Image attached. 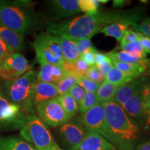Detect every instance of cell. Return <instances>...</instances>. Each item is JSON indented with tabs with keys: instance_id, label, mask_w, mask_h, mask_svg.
Instances as JSON below:
<instances>
[{
	"instance_id": "cell-1",
	"label": "cell",
	"mask_w": 150,
	"mask_h": 150,
	"mask_svg": "<svg viewBox=\"0 0 150 150\" xmlns=\"http://www.w3.org/2000/svg\"><path fill=\"white\" fill-rule=\"evenodd\" d=\"M136 8L128 10L113 9L98 11L95 14H85L76 18L50 22L47 24V32L56 36L66 35L72 38H91L104 27L119 21L132 13Z\"/></svg>"
},
{
	"instance_id": "cell-2",
	"label": "cell",
	"mask_w": 150,
	"mask_h": 150,
	"mask_svg": "<svg viewBox=\"0 0 150 150\" xmlns=\"http://www.w3.org/2000/svg\"><path fill=\"white\" fill-rule=\"evenodd\" d=\"M100 104L104 108L112 145L117 150H135L144 140V134L138 125L114 100Z\"/></svg>"
},
{
	"instance_id": "cell-3",
	"label": "cell",
	"mask_w": 150,
	"mask_h": 150,
	"mask_svg": "<svg viewBox=\"0 0 150 150\" xmlns=\"http://www.w3.org/2000/svg\"><path fill=\"white\" fill-rule=\"evenodd\" d=\"M36 72L30 70L18 79L5 81L1 92L11 102L23 108L28 115H34V105L31 99L33 86L36 81Z\"/></svg>"
},
{
	"instance_id": "cell-4",
	"label": "cell",
	"mask_w": 150,
	"mask_h": 150,
	"mask_svg": "<svg viewBox=\"0 0 150 150\" xmlns=\"http://www.w3.org/2000/svg\"><path fill=\"white\" fill-rule=\"evenodd\" d=\"M0 24L23 35L32 28L34 20L24 3L0 1Z\"/></svg>"
},
{
	"instance_id": "cell-5",
	"label": "cell",
	"mask_w": 150,
	"mask_h": 150,
	"mask_svg": "<svg viewBox=\"0 0 150 150\" xmlns=\"http://www.w3.org/2000/svg\"><path fill=\"white\" fill-rule=\"evenodd\" d=\"M22 138L37 150H58L59 145L43 122L35 115L28 116L20 129Z\"/></svg>"
},
{
	"instance_id": "cell-6",
	"label": "cell",
	"mask_w": 150,
	"mask_h": 150,
	"mask_svg": "<svg viewBox=\"0 0 150 150\" xmlns=\"http://www.w3.org/2000/svg\"><path fill=\"white\" fill-rule=\"evenodd\" d=\"M35 59L40 65H63L65 62L59 37L47 32L36 38L33 44Z\"/></svg>"
},
{
	"instance_id": "cell-7",
	"label": "cell",
	"mask_w": 150,
	"mask_h": 150,
	"mask_svg": "<svg viewBox=\"0 0 150 150\" xmlns=\"http://www.w3.org/2000/svg\"><path fill=\"white\" fill-rule=\"evenodd\" d=\"M145 88L121 106L127 115L138 125L143 134L150 135V107L145 99Z\"/></svg>"
},
{
	"instance_id": "cell-8",
	"label": "cell",
	"mask_w": 150,
	"mask_h": 150,
	"mask_svg": "<svg viewBox=\"0 0 150 150\" xmlns=\"http://www.w3.org/2000/svg\"><path fill=\"white\" fill-rule=\"evenodd\" d=\"M28 116L21 106L11 102L0 92V129H21Z\"/></svg>"
},
{
	"instance_id": "cell-9",
	"label": "cell",
	"mask_w": 150,
	"mask_h": 150,
	"mask_svg": "<svg viewBox=\"0 0 150 150\" xmlns=\"http://www.w3.org/2000/svg\"><path fill=\"white\" fill-rule=\"evenodd\" d=\"M77 118L86 129L98 133L112 144V137L106 124L104 108L100 104L98 103L87 111L81 113Z\"/></svg>"
},
{
	"instance_id": "cell-10",
	"label": "cell",
	"mask_w": 150,
	"mask_h": 150,
	"mask_svg": "<svg viewBox=\"0 0 150 150\" xmlns=\"http://www.w3.org/2000/svg\"><path fill=\"white\" fill-rule=\"evenodd\" d=\"M35 107L38 117L46 126L55 128L72 119L64 111L57 99L42 102Z\"/></svg>"
},
{
	"instance_id": "cell-11",
	"label": "cell",
	"mask_w": 150,
	"mask_h": 150,
	"mask_svg": "<svg viewBox=\"0 0 150 150\" xmlns=\"http://www.w3.org/2000/svg\"><path fill=\"white\" fill-rule=\"evenodd\" d=\"M86 129L78 118L71 119L59 127L58 136L65 150H78L85 136Z\"/></svg>"
},
{
	"instance_id": "cell-12",
	"label": "cell",
	"mask_w": 150,
	"mask_h": 150,
	"mask_svg": "<svg viewBox=\"0 0 150 150\" xmlns=\"http://www.w3.org/2000/svg\"><path fill=\"white\" fill-rule=\"evenodd\" d=\"M27 59L19 53H13L1 61L0 80L8 81L18 79L31 70Z\"/></svg>"
},
{
	"instance_id": "cell-13",
	"label": "cell",
	"mask_w": 150,
	"mask_h": 150,
	"mask_svg": "<svg viewBox=\"0 0 150 150\" xmlns=\"http://www.w3.org/2000/svg\"><path fill=\"white\" fill-rule=\"evenodd\" d=\"M143 8H136L134 12L129 16L109 24L104 27L99 33H104L106 36L114 38L118 42H120L124 34L129 30V27H131L134 29L135 27L141 20L143 16Z\"/></svg>"
},
{
	"instance_id": "cell-14",
	"label": "cell",
	"mask_w": 150,
	"mask_h": 150,
	"mask_svg": "<svg viewBox=\"0 0 150 150\" xmlns=\"http://www.w3.org/2000/svg\"><path fill=\"white\" fill-rule=\"evenodd\" d=\"M149 83L150 77L144 76L135 79L128 83L118 86L113 100L122 106L133 96L141 92Z\"/></svg>"
},
{
	"instance_id": "cell-15",
	"label": "cell",
	"mask_w": 150,
	"mask_h": 150,
	"mask_svg": "<svg viewBox=\"0 0 150 150\" xmlns=\"http://www.w3.org/2000/svg\"><path fill=\"white\" fill-rule=\"evenodd\" d=\"M50 13L54 22L81 13L79 0H53L50 1Z\"/></svg>"
},
{
	"instance_id": "cell-16",
	"label": "cell",
	"mask_w": 150,
	"mask_h": 150,
	"mask_svg": "<svg viewBox=\"0 0 150 150\" xmlns=\"http://www.w3.org/2000/svg\"><path fill=\"white\" fill-rule=\"evenodd\" d=\"M59 96L55 84L35 81L31 94V99L35 106L46 101L56 99Z\"/></svg>"
},
{
	"instance_id": "cell-17",
	"label": "cell",
	"mask_w": 150,
	"mask_h": 150,
	"mask_svg": "<svg viewBox=\"0 0 150 150\" xmlns=\"http://www.w3.org/2000/svg\"><path fill=\"white\" fill-rule=\"evenodd\" d=\"M107 149L117 150L115 146L98 133L87 129L78 150H104Z\"/></svg>"
},
{
	"instance_id": "cell-18",
	"label": "cell",
	"mask_w": 150,
	"mask_h": 150,
	"mask_svg": "<svg viewBox=\"0 0 150 150\" xmlns=\"http://www.w3.org/2000/svg\"><path fill=\"white\" fill-rule=\"evenodd\" d=\"M65 74L66 71L64 70L62 65L43 64L40 65V70L37 73L36 80L56 84L65 76Z\"/></svg>"
},
{
	"instance_id": "cell-19",
	"label": "cell",
	"mask_w": 150,
	"mask_h": 150,
	"mask_svg": "<svg viewBox=\"0 0 150 150\" xmlns=\"http://www.w3.org/2000/svg\"><path fill=\"white\" fill-rule=\"evenodd\" d=\"M0 37L14 53L23 50V35L0 24Z\"/></svg>"
},
{
	"instance_id": "cell-20",
	"label": "cell",
	"mask_w": 150,
	"mask_h": 150,
	"mask_svg": "<svg viewBox=\"0 0 150 150\" xmlns=\"http://www.w3.org/2000/svg\"><path fill=\"white\" fill-rule=\"evenodd\" d=\"M58 37L65 61L72 63L76 61L80 57V54L74 39L66 35Z\"/></svg>"
},
{
	"instance_id": "cell-21",
	"label": "cell",
	"mask_w": 150,
	"mask_h": 150,
	"mask_svg": "<svg viewBox=\"0 0 150 150\" xmlns=\"http://www.w3.org/2000/svg\"><path fill=\"white\" fill-rule=\"evenodd\" d=\"M0 150H37L20 137H0Z\"/></svg>"
},
{
	"instance_id": "cell-22",
	"label": "cell",
	"mask_w": 150,
	"mask_h": 150,
	"mask_svg": "<svg viewBox=\"0 0 150 150\" xmlns=\"http://www.w3.org/2000/svg\"><path fill=\"white\" fill-rule=\"evenodd\" d=\"M106 54L112 61H120L131 64L143 65L150 69V58L138 59L123 51H112Z\"/></svg>"
},
{
	"instance_id": "cell-23",
	"label": "cell",
	"mask_w": 150,
	"mask_h": 150,
	"mask_svg": "<svg viewBox=\"0 0 150 150\" xmlns=\"http://www.w3.org/2000/svg\"><path fill=\"white\" fill-rule=\"evenodd\" d=\"M118 86L105 81L99 86L96 92L97 102L99 104H103L113 100L115 92Z\"/></svg>"
},
{
	"instance_id": "cell-24",
	"label": "cell",
	"mask_w": 150,
	"mask_h": 150,
	"mask_svg": "<svg viewBox=\"0 0 150 150\" xmlns=\"http://www.w3.org/2000/svg\"><path fill=\"white\" fill-rule=\"evenodd\" d=\"M56 99L67 115L72 118L77 115L78 112L79 111V104L68 93L59 95Z\"/></svg>"
},
{
	"instance_id": "cell-25",
	"label": "cell",
	"mask_w": 150,
	"mask_h": 150,
	"mask_svg": "<svg viewBox=\"0 0 150 150\" xmlns=\"http://www.w3.org/2000/svg\"><path fill=\"white\" fill-rule=\"evenodd\" d=\"M62 66L63 67L64 70L67 72L74 74L77 78L81 77V76H85L86 72H87L90 67L80 57L76 61L72 62V63L65 61L64 63L62 65Z\"/></svg>"
},
{
	"instance_id": "cell-26",
	"label": "cell",
	"mask_w": 150,
	"mask_h": 150,
	"mask_svg": "<svg viewBox=\"0 0 150 150\" xmlns=\"http://www.w3.org/2000/svg\"><path fill=\"white\" fill-rule=\"evenodd\" d=\"M134 79H133L131 76H128V75L124 74L123 72L118 70L117 68H115L113 66L105 76V81H106L117 86L128 83V82Z\"/></svg>"
},
{
	"instance_id": "cell-27",
	"label": "cell",
	"mask_w": 150,
	"mask_h": 150,
	"mask_svg": "<svg viewBox=\"0 0 150 150\" xmlns=\"http://www.w3.org/2000/svg\"><path fill=\"white\" fill-rule=\"evenodd\" d=\"M76 83H77V77L74 74L66 72L65 76L55 85L59 95H62L68 93L72 86L76 85Z\"/></svg>"
},
{
	"instance_id": "cell-28",
	"label": "cell",
	"mask_w": 150,
	"mask_h": 150,
	"mask_svg": "<svg viewBox=\"0 0 150 150\" xmlns=\"http://www.w3.org/2000/svg\"><path fill=\"white\" fill-rule=\"evenodd\" d=\"M122 51L130 54L134 57L138 59H146L147 54L143 50L141 45L138 40L134 41L129 44L120 46Z\"/></svg>"
},
{
	"instance_id": "cell-29",
	"label": "cell",
	"mask_w": 150,
	"mask_h": 150,
	"mask_svg": "<svg viewBox=\"0 0 150 150\" xmlns=\"http://www.w3.org/2000/svg\"><path fill=\"white\" fill-rule=\"evenodd\" d=\"M100 4L99 0H79L81 12L88 15L95 14L98 12L99 5Z\"/></svg>"
},
{
	"instance_id": "cell-30",
	"label": "cell",
	"mask_w": 150,
	"mask_h": 150,
	"mask_svg": "<svg viewBox=\"0 0 150 150\" xmlns=\"http://www.w3.org/2000/svg\"><path fill=\"white\" fill-rule=\"evenodd\" d=\"M97 104H98V102H97L96 93L86 92L85 97H84L81 103L79 105V111L81 113H83V112L89 110L90 108L93 107Z\"/></svg>"
},
{
	"instance_id": "cell-31",
	"label": "cell",
	"mask_w": 150,
	"mask_h": 150,
	"mask_svg": "<svg viewBox=\"0 0 150 150\" xmlns=\"http://www.w3.org/2000/svg\"><path fill=\"white\" fill-rule=\"evenodd\" d=\"M85 76L91 81L99 85H101L103 82L105 81V76L98 70V68L95 65L89 67Z\"/></svg>"
},
{
	"instance_id": "cell-32",
	"label": "cell",
	"mask_w": 150,
	"mask_h": 150,
	"mask_svg": "<svg viewBox=\"0 0 150 150\" xmlns=\"http://www.w3.org/2000/svg\"><path fill=\"white\" fill-rule=\"evenodd\" d=\"M77 85L80 87H81L86 92H91V93H96V92L98 90L99 86V84L94 83L88 79H87L86 76H81L77 78Z\"/></svg>"
},
{
	"instance_id": "cell-33",
	"label": "cell",
	"mask_w": 150,
	"mask_h": 150,
	"mask_svg": "<svg viewBox=\"0 0 150 150\" xmlns=\"http://www.w3.org/2000/svg\"><path fill=\"white\" fill-rule=\"evenodd\" d=\"M74 39V42L76 43V46H77L80 55L95 48L91 42V38H86L81 39Z\"/></svg>"
},
{
	"instance_id": "cell-34",
	"label": "cell",
	"mask_w": 150,
	"mask_h": 150,
	"mask_svg": "<svg viewBox=\"0 0 150 150\" xmlns=\"http://www.w3.org/2000/svg\"><path fill=\"white\" fill-rule=\"evenodd\" d=\"M134 29L150 38V17L147 16L142 19L140 23L135 27Z\"/></svg>"
},
{
	"instance_id": "cell-35",
	"label": "cell",
	"mask_w": 150,
	"mask_h": 150,
	"mask_svg": "<svg viewBox=\"0 0 150 150\" xmlns=\"http://www.w3.org/2000/svg\"><path fill=\"white\" fill-rule=\"evenodd\" d=\"M140 33L138 31H134L133 29H129L126 31L122 38V40L120 41V46L125 45L129 44L134 41L138 40L140 38Z\"/></svg>"
},
{
	"instance_id": "cell-36",
	"label": "cell",
	"mask_w": 150,
	"mask_h": 150,
	"mask_svg": "<svg viewBox=\"0 0 150 150\" xmlns=\"http://www.w3.org/2000/svg\"><path fill=\"white\" fill-rule=\"evenodd\" d=\"M68 93L75 99V101L77 102V104L79 105L82 101H83L84 97H85L86 92L81 87H80L79 86L76 84V85L72 86V88L68 92Z\"/></svg>"
},
{
	"instance_id": "cell-37",
	"label": "cell",
	"mask_w": 150,
	"mask_h": 150,
	"mask_svg": "<svg viewBox=\"0 0 150 150\" xmlns=\"http://www.w3.org/2000/svg\"><path fill=\"white\" fill-rule=\"evenodd\" d=\"M97 50L93 48V50H89L86 53L80 55V58L87 63L89 66L95 65V54L97 53Z\"/></svg>"
},
{
	"instance_id": "cell-38",
	"label": "cell",
	"mask_w": 150,
	"mask_h": 150,
	"mask_svg": "<svg viewBox=\"0 0 150 150\" xmlns=\"http://www.w3.org/2000/svg\"><path fill=\"white\" fill-rule=\"evenodd\" d=\"M13 53L14 52L8 47V46L0 37V61H3L4 59H5L6 58H7Z\"/></svg>"
},
{
	"instance_id": "cell-39",
	"label": "cell",
	"mask_w": 150,
	"mask_h": 150,
	"mask_svg": "<svg viewBox=\"0 0 150 150\" xmlns=\"http://www.w3.org/2000/svg\"><path fill=\"white\" fill-rule=\"evenodd\" d=\"M139 41L140 45H141L143 50H145V52L147 54H150V38L149 37L145 36L142 33L140 34L139 38Z\"/></svg>"
},
{
	"instance_id": "cell-40",
	"label": "cell",
	"mask_w": 150,
	"mask_h": 150,
	"mask_svg": "<svg viewBox=\"0 0 150 150\" xmlns=\"http://www.w3.org/2000/svg\"><path fill=\"white\" fill-rule=\"evenodd\" d=\"M95 66L98 68V70L100 71V72H102L104 76H106V74L109 72L110 69L112 67V61L111 60H109V61L105 62V63H102V64L99 65H95Z\"/></svg>"
},
{
	"instance_id": "cell-41",
	"label": "cell",
	"mask_w": 150,
	"mask_h": 150,
	"mask_svg": "<svg viewBox=\"0 0 150 150\" xmlns=\"http://www.w3.org/2000/svg\"><path fill=\"white\" fill-rule=\"evenodd\" d=\"M110 60L108 56L106 55V54L102 53L97 51V53L95 54V65H99L105 62Z\"/></svg>"
},
{
	"instance_id": "cell-42",
	"label": "cell",
	"mask_w": 150,
	"mask_h": 150,
	"mask_svg": "<svg viewBox=\"0 0 150 150\" xmlns=\"http://www.w3.org/2000/svg\"><path fill=\"white\" fill-rule=\"evenodd\" d=\"M135 150H150V138L140 142Z\"/></svg>"
},
{
	"instance_id": "cell-43",
	"label": "cell",
	"mask_w": 150,
	"mask_h": 150,
	"mask_svg": "<svg viewBox=\"0 0 150 150\" xmlns=\"http://www.w3.org/2000/svg\"><path fill=\"white\" fill-rule=\"evenodd\" d=\"M144 94H145V99L147 101V104L150 107V83L145 87V90H144Z\"/></svg>"
},
{
	"instance_id": "cell-44",
	"label": "cell",
	"mask_w": 150,
	"mask_h": 150,
	"mask_svg": "<svg viewBox=\"0 0 150 150\" xmlns=\"http://www.w3.org/2000/svg\"><path fill=\"white\" fill-rule=\"evenodd\" d=\"M127 1H113V7L115 8H122V7L125 6V5L127 4Z\"/></svg>"
},
{
	"instance_id": "cell-45",
	"label": "cell",
	"mask_w": 150,
	"mask_h": 150,
	"mask_svg": "<svg viewBox=\"0 0 150 150\" xmlns=\"http://www.w3.org/2000/svg\"><path fill=\"white\" fill-rule=\"evenodd\" d=\"M104 150H114V149H104Z\"/></svg>"
},
{
	"instance_id": "cell-46",
	"label": "cell",
	"mask_w": 150,
	"mask_h": 150,
	"mask_svg": "<svg viewBox=\"0 0 150 150\" xmlns=\"http://www.w3.org/2000/svg\"><path fill=\"white\" fill-rule=\"evenodd\" d=\"M58 150H65V149H58Z\"/></svg>"
}]
</instances>
